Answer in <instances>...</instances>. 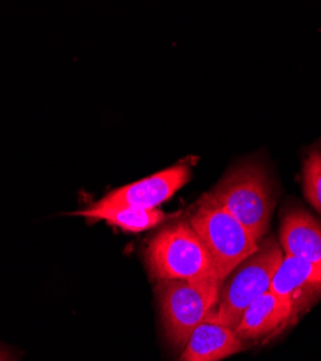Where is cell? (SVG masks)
<instances>
[{
    "instance_id": "obj_9",
    "label": "cell",
    "mask_w": 321,
    "mask_h": 361,
    "mask_svg": "<svg viewBox=\"0 0 321 361\" xmlns=\"http://www.w3.org/2000/svg\"><path fill=\"white\" fill-rule=\"evenodd\" d=\"M243 350L245 343L236 331L210 315L188 337L180 361H222Z\"/></svg>"
},
{
    "instance_id": "obj_3",
    "label": "cell",
    "mask_w": 321,
    "mask_h": 361,
    "mask_svg": "<svg viewBox=\"0 0 321 361\" xmlns=\"http://www.w3.org/2000/svg\"><path fill=\"white\" fill-rule=\"evenodd\" d=\"M282 257L284 252L277 238L267 237L262 240L259 249L223 281L212 317L229 328L236 329L245 310L258 298L269 292L274 274Z\"/></svg>"
},
{
    "instance_id": "obj_5",
    "label": "cell",
    "mask_w": 321,
    "mask_h": 361,
    "mask_svg": "<svg viewBox=\"0 0 321 361\" xmlns=\"http://www.w3.org/2000/svg\"><path fill=\"white\" fill-rule=\"evenodd\" d=\"M188 221L206 245L220 283L259 249L260 243L245 226L206 197Z\"/></svg>"
},
{
    "instance_id": "obj_12",
    "label": "cell",
    "mask_w": 321,
    "mask_h": 361,
    "mask_svg": "<svg viewBox=\"0 0 321 361\" xmlns=\"http://www.w3.org/2000/svg\"><path fill=\"white\" fill-rule=\"evenodd\" d=\"M303 188L307 201L321 214V152L313 150L304 161Z\"/></svg>"
},
{
    "instance_id": "obj_1",
    "label": "cell",
    "mask_w": 321,
    "mask_h": 361,
    "mask_svg": "<svg viewBox=\"0 0 321 361\" xmlns=\"http://www.w3.org/2000/svg\"><path fill=\"white\" fill-rule=\"evenodd\" d=\"M145 262L155 282L217 279L213 259L190 221L162 227L145 249Z\"/></svg>"
},
{
    "instance_id": "obj_10",
    "label": "cell",
    "mask_w": 321,
    "mask_h": 361,
    "mask_svg": "<svg viewBox=\"0 0 321 361\" xmlns=\"http://www.w3.org/2000/svg\"><path fill=\"white\" fill-rule=\"evenodd\" d=\"M279 245L284 255L321 266V223L301 208L285 209Z\"/></svg>"
},
{
    "instance_id": "obj_13",
    "label": "cell",
    "mask_w": 321,
    "mask_h": 361,
    "mask_svg": "<svg viewBox=\"0 0 321 361\" xmlns=\"http://www.w3.org/2000/svg\"><path fill=\"white\" fill-rule=\"evenodd\" d=\"M0 361H12V360L9 358V355L4 350H0Z\"/></svg>"
},
{
    "instance_id": "obj_7",
    "label": "cell",
    "mask_w": 321,
    "mask_h": 361,
    "mask_svg": "<svg viewBox=\"0 0 321 361\" xmlns=\"http://www.w3.org/2000/svg\"><path fill=\"white\" fill-rule=\"evenodd\" d=\"M269 292L284 300L298 319L321 298V266L284 255Z\"/></svg>"
},
{
    "instance_id": "obj_11",
    "label": "cell",
    "mask_w": 321,
    "mask_h": 361,
    "mask_svg": "<svg viewBox=\"0 0 321 361\" xmlns=\"http://www.w3.org/2000/svg\"><path fill=\"white\" fill-rule=\"evenodd\" d=\"M87 219L104 220L122 230L140 233L162 224L168 216L159 208H136V207H114V208H96L89 207L83 212L75 213Z\"/></svg>"
},
{
    "instance_id": "obj_8",
    "label": "cell",
    "mask_w": 321,
    "mask_h": 361,
    "mask_svg": "<svg viewBox=\"0 0 321 361\" xmlns=\"http://www.w3.org/2000/svg\"><path fill=\"white\" fill-rule=\"evenodd\" d=\"M296 321L293 311L284 300L267 292L245 310L235 331L243 343L267 341Z\"/></svg>"
},
{
    "instance_id": "obj_2",
    "label": "cell",
    "mask_w": 321,
    "mask_h": 361,
    "mask_svg": "<svg viewBox=\"0 0 321 361\" xmlns=\"http://www.w3.org/2000/svg\"><path fill=\"white\" fill-rule=\"evenodd\" d=\"M206 198L224 208L259 243L265 238L274 212V195L260 165L246 164L231 169Z\"/></svg>"
},
{
    "instance_id": "obj_6",
    "label": "cell",
    "mask_w": 321,
    "mask_h": 361,
    "mask_svg": "<svg viewBox=\"0 0 321 361\" xmlns=\"http://www.w3.org/2000/svg\"><path fill=\"white\" fill-rule=\"evenodd\" d=\"M191 178V171L186 164H178L159 171L136 183L116 188L92 207L114 208V207H136V208H158L168 201L175 192L181 190Z\"/></svg>"
},
{
    "instance_id": "obj_4",
    "label": "cell",
    "mask_w": 321,
    "mask_h": 361,
    "mask_svg": "<svg viewBox=\"0 0 321 361\" xmlns=\"http://www.w3.org/2000/svg\"><path fill=\"white\" fill-rule=\"evenodd\" d=\"M220 286L217 279L157 282L164 333L175 350H183L193 331L212 315Z\"/></svg>"
}]
</instances>
